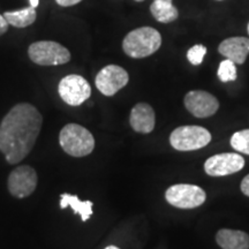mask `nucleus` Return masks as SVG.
I'll list each match as a JSON object with an SVG mask.
<instances>
[{
	"instance_id": "nucleus-6",
	"label": "nucleus",
	"mask_w": 249,
	"mask_h": 249,
	"mask_svg": "<svg viewBox=\"0 0 249 249\" xmlns=\"http://www.w3.org/2000/svg\"><path fill=\"white\" fill-rule=\"evenodd\" d=\"M165 198L179 209H194L205 202L207 194L201 187L188 183L173 185L165 193Z\"/></svg>"
},
{
	"instance_id": "nucleus-4",
	"label": "nucleus",
	"mask_w": 249,
	"mask_h": 249,
	"mask_svg": "<svg viewBox=\"0 0 249 249\" xmlns=\"http://www.w3.org/2000/svg\"><path fill=\"white\" fill-rule=\"evenodd\" d=\"M30 60L39 66H58L71 60V52L52 40H39L33 43L28 49Z\"/></svg>"
},
{
	"instance_id": "nucleus-24",
	"label": "nucleus",
	"mask_w": 249,
	"mask_h": 249,
	"mask_svg": "<svg viewBox=\"0 0 249 249\" xmlns=\"http://www.w3.org/2000/svg\"><path fill=\"white\" fill-rule=\"evenodd\" d=\"M29 1H30V6H33V7H35V8L39 4V0H29Z\"/></svg>"
},
{
	"instance_id": "nucleus-5",
	"label": "nucleus",
	"mask_w": 249,
	"mask_h": 249,
	"mask_svg": "<svg viewBox=\"0 0 249 249\" xmlns=\"http://www.w3.org/2000/svg\"><path fill=\"white\" fill-rule=\"evenodd\" d=\"M211 141V134L201 126H181L170 136L171 145L178 151H193L204 148Z\"/></svg>"
},
{
	"instance_id": "nucleus-20",
	"label": "nucleus",
	"mask_w": 249,
	"mask_h": 249,
	"mask_svg": "<svg viewBox=\"0 0 249 249\" xmlns=\"http://www.w3.org/2000/svg\"><path fill=\"white\" fill-rule=\"evenodd\" d=\"M205 53H207V48H205L204 45H194L188 50V52H187V59H188V61L191 62L192 65L197 66V65L202 64Z\"/></svg>"
},
{
	"instance_id": "nucleus-13",
	"label": "nucleus",
	"mask_w": 249,
	"mask_h": 249,
	"mask_svg": "<svg viewBox=\"0 0 249 249\" xmlns=\"http://www.w3.org/2000/svg\"><path fill=\"white\" fill-rule=\"evenodd\" d=\"M218 51L234 64L242 65L249 54V38L247 37H230L220 43L218 46Z\"/></svg>"
},
{
	"instance_id": "nucleus-25",
	"label": "nucleus",
	"mask_w": 249,
	"mask_h": 249,
	"mask_svg": "<svg viewBox=\"0 0 249 249\" xmlns=\"http://www.w3.org/2000/svg\"><path fill=\"white\" fill-rule=\"evenodd\" d=\"M105 249H120V248L116 247V246H108V247H107Z\"/></svg>"
},
{
	"instance_id": "nucleus-27",
	"label": "nucleus",
	"mask_w": 249,
	"mask_h": 249,
	"mask_svg": "<svg viewBox=\"0 0 249 249\" xmlns=\"http://www.w3.org/2000/svg\"><path fill=\"white\" fill-rule=\"evenodd\" d=\"M247 31H248V34H249V23H248V26H247Z\"/></svg>"
},
{
	"instance_id": "nucleus-18",
	"label": "nucleus",
	"mask_w": 249,
	"mask_h": 249,
	"mask_svg": "<svg viewBox=\"0 0 249 249\" xmlns=\"http://www.w3.org/2000/svg\"><path fill=\"white\" fill-rule=\"evenodd\" d=\"M231 145L234 150L249 155V129L235 132L231 138Z\"/></svg>"
},
{
	"instance_id": "nucleus-19",
	"label": "nucleus",
	"mask_w": 249,
	"mask_h": 249,
	"mask_svg": "<svg viewBox=\"0 0 249 249\" xmlns=\"http://www.w3.org/2000/svg\"><path fill=\"white\" fill-rule=\"evenodd\" d=\"M218 77L222 82H231V81H235L238 77L236 74V67L235 64L230 59L223 60L219 64L218 67Z\"/></svg>"
},
{
	"instance_id": "nucleus-12",
	"label": "nucleus",
	"mask_w": 249,
	"mask_h": 249,
	"mask_svg": "<svg viewBox=\"0 0 249 249\" xmlns=\"http://www.w3.org/2000/svg\"><path fill=\"white\" fill-rule=\"evenodd\" d=\"M129 124L136 133L149 134L155 128V111L147 103H139L130 111Z\"/></svg>"
},
{
	"instance_id": "nucleus-11",
	"label": "nucleus",
	"mask_w": 249,
	"mask_h": 249,
	"mask_svg": "<svg viewBox=\"0 0 249 249\" xmlns=\"http://www.w3.org/2000/svg\"><path fill=\"white\" fill-rule=\"evenodd\" d=\"M185 107L196 118L213 116L219 108V102L210 92L203 90H193L185 96Z\"/></svg>"
},
{
	"instance_id": "nucleus-8",
	"label": "nucleus",
	"mask_w": 249,
	"mask_h": 249,
	"mask_svg": "<svg viewBox=\"0 0 249 249\" xmlns=\"http://www.w3.org/2000/svg\"><path fill=\"white\" fill-rule=\"evenodd\" d=\"M38 178L35 169L29 165H21L8 176V191L17 198L28 197L35 192Z\"/></svg>"
},
{
	"instance_id": "nucleus-2",
	"label": "nucleus",
	"mask_w": 249,
	"mask_h": 249,
	"mask_svg": "<svg viewBox=\"0 0 249 249\" xmlns=\"http://www.w3.org/2000/svg\"><path fill=\"white\" fill-rule=\"evenodd\" d=\"M161 45L160 31L151 27H141L126 35L123 42L124 52L134 59L147 58L154 54Z\"/></svg>"
},
{
	"instance_id": "nucleus-7",
	"label": "nucleus",
	"mask_w": 249,
	"mask_h": 249,
	"mask_svg": "<svg viewBox=\"0 0 249 249\" xmlns=\"http://www.w3.org/2000/svg\"><path fill=\"white\" fill-rule=\"evenodd\" d=\"M58 92L66 104L71 107H79L91 96V87L85 77L71 74L59 82Z\"/></svg>"
},
{
	"instance_id": "nucleus-22",
	"label": "nucleus",
	"mask_w": 249,
	"mask_h": 249,
	"mask_svg": "<svg viewBox=\"0 0 249 249\" xmlns=\"http://www.w3.org/2000/svg\"><path fill=\"white\" fill-rule=\"evenodd\" d=\"M241 192L244 193L246 196H249V174L247 177H245L244 180L241 182Z\"/></svg>"
},
{
	"instance_id": "nucleus-9",
	"label": "nucleus",
	"mask_w": 249,
	"mask_h": 249,
	"mask_svg": "<svg viewBox=\"0 0 249 249\" xmlns=\"http://www.w3.org/2000/svg\"><path fill=\"white\" fill-rule=\"evenodd\" d=\"M128 81L129 75L126 70L117 65H107L99 71L95 83L103 95L111 97L126 87Z\"/></svg>"
},
{
	"instance_id": "nucleus-23",
	"label": "nucleus",
	"mask_w": 249,
	"mask_h": 249,
	"mask_svg": "<svg viewBox=\"0 0 249 249\" xmlns=\"http://www.w3.org/2000/svg\"><path fill=\"white\" fill-rule=\"evenodd\" d=\"M7 30H8V22L6 21L4 15H0V36L4 35Z\"/></svg>"
},
{
	"instance_id": "nucleus-15",
	"label": "nucleus",
	"mask_w": 249,
	"mask_h": 249,
	"mask_svg": "<svg viewBox=\"0 0 249 249\" xmlns=\"http://www.w3.org/2000/svg\"><path fill=\"white\" fill-rule=\"evenodd\" d=\"M71 207L75 213H79L81 219L87 222L92 214V202L91 201H80L76 195H71L65 193L60 196V208L66 209Z\"/></svg>"
},
{
	"instance_id": "nucleus-16",
	"label": "nucleus",
	"mask_w": 249,
	"mask_h": 249,
	"mask_svg": "<svg viewBox=\"0 0 249 249\" xmlns=\"http://www.w3.org/2000/svg\"><path fill=\"white\" fill-rule=\"evenodd\" d=\"M150 12L156 20L160 23H171L178 18V9L172 2L154 0L150 5Z\"/></svg>"
},
{
	"instance_id": "nucleus-21",
	"label": "nucleus",
	"mask_w": 249,
	"mask_h": 249,
	"mask_svg": "<svg viewBox=\"0 0 249 249\" xmlns=\"http://www.w3.org/2000/svg\"><path fill=\"white\" fill-rule=\"evenodd\" d=\"M58 5L62 6V7H70V6H74L79 2L82 1V0H55Z\"/></svg>"
},
{
	"instance_id": "nucleus-26",
	"label": "nucleus",
	"mask_w": 249,
	"mask_h": 249,
	"mask_svg": "<svg viewBox=\"0 0 249 249\" xmlns=\"http://www.w3.org/2000/svg\"><path fill=\"white\" fill-rule=\"evenodd\" d=\"M161 1H169V2H172V0H161Z\"/></svg>"
},
{
	"instance_id": "nucleus-1",
	"label": "nucleus",
	"mask_w": 249,
	"mask_h": 249,
	"mask_svg": "<svg viewBox=\"0 0 249 249\" xmlns=\"http://www.w3.org/2000/svg\"><path fill=\"white\" fill-rule=\"evenodd\" d=\"M43 124L40 112L29 103H20L0 123V151L8 164L22 161L36 144Z\"/></svg>"
},
{
	"instance_id": "nucleus-10",
	"label": "nucleus",
	"mask_w": 249,
	"mask_h": 249,
	"mask_svg": "<svg viewBox=\"0 0 249 249\" xmlns=\"http://www.w3.org/2000/svg\"><path fill=\"white\" fill-rule=\"evenodd\" d=\"M244 166L245 160L241 155L225 152L208 158L204 164V171L210 177H224L239 172Z\"/></svg>"
},
{
	"instance_id": "nucleus-28",
	"label": "nucleus",
	"mask_w": 249,
	"mask_h": 249,
	"mask_svg": "<svg viewBox=\"0 0 249 249\" xmlns=\"http://www.w3.org/2000/svg\"><path fill=\"white\" fill-rule=\"evenodd\" d=\"M135 1H138V2H141V1H143V0H135Z\"/></svg>"
},
{
	"instance_id": "nucleus-3",
	"label": "nucleus",
	"mask_w": 249,
	"mask_h": 249,
	"mask_svg": "<svg viewBox=\"0 0 249 249\" xmlns=\"http://www.w3.org/2000/svg\"><path fill=\"white\" fill-rule=\"evenodd\" d=\"M62 150L71 157H85L95 149V139L91 132L77 124H68L59 134Z\"/></svg>"
},
{
	"instance_id": "nucleus-17",
	"label": "nucleus",
	"mask_w": 249,
	"mask_h": 249,
	"mask_svg": "<svg viewBox=\"0 0 249 249\" xmlns=\"http://www.w3.org/2000/svg\"><path fill=\"white\" fill-rule=\"evenodd\" d=\"M4 18L8 24L17 28H26L36 21V8L33 6L15 12H5Z\"/></svg>"
},
{
	"instance_id": "nucleus-14",
	"label": "nucleus",
	"mask_w": 249,
	"mask_h": 249,
	"mask_svg": "<svg viewBox=\"0 0 249 249\" xmlns=\"http://www.w3.org/2000/svg\"><path fill=\"white\" fill-rule=\"evenodd\" d=\"M216 241L222 249H249V235L238 230H219L216 234Z\"/></svg>"
}]
</instances>
